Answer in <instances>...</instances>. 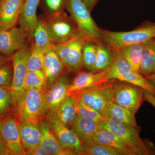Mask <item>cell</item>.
<instances>
[{
	"mask_svg": "<svg viewBox=\"0 0 155 155\" xmlns=\"http://www.w3.org/2000/svg\"><path fill=\"white\" fill-rule=\"evenodd\" d=\"M144 91L140 87L117 80L115 84L114 102L135 114L144 101Z\"/></svg>",
	"mask_w": 155,
	"mask_h": 155,
	"instance_id": "cell-11",
	"label": "cell"
},
{
	"mask_svg": "<svg viewBox=\"0 0 155 155\" xmlns=\"http://www.w3.org/2000/svg\"><path fill=\"white\" fill-rule=\"evenodd\" d=\"M94 143L110 147L123 153L124 155H135L133 150L119 137L107 130L101 129L95 136Z\"/></svg>",
	"mask_w": 155,
	"mask_h": 155,
	"instance_id": "cell-23",
	"label": "cell"
},
{
	"mask_svg": "<svg viewBox=\"0 0 155 155\" xmlns=\"http://www.w3.org/2000/svg\"><path fill=\"white\" fill-rule=\"evenodd\" d=\"M117 81L112 79L110 82L104 85L75 92L71 94L106 117L108 108L114 102L115 84Z\"/></svg>",
	"mask_w": 155,
	"mask_h": 155,
	"instance_id": "cell-5",
	"label": "cell"
},
{
	"mask_svg": "<svg viewBox=\"0 0 155 155\" xmlns=\"http://www.w3.org/2000/svg\"><path fill=\"white\" fill-rule=\"evenodd\" d=\"M41 0H24L22 11L18 22L19 26L28 31L30 41H32V34L37 22V10Z\"/></svg>",
	"mask_w": 155,
	"mask_h": 155,
	"instance_id": "cell-22",
	"label": "cell"
},
{
	"mask_svg": "<svg viewBox=\"0 0 155 155\" xmlns=\"http://www.w3.org/2000/svg\"><path fill=\"white\" fill-rule=\"evenodd\" d=\"M16 110L10 87L0 86V119L15 114Z\"/></svg>",
	"mask_w": 155,
	"mask_h": 155,
	"instance_id": "cell-29",
	"label": "cell"
},
{
	"mask_svg": "<svg viewBox=\"0 0 155 155\" xmlns=\"http://www.w3.org/2000/svg\"><path fill=\"white\" fill-rule=\"evenodd\" d=\"M11 58H8L0 53V66L11 61Z\"/></svg>",
	"mask_w": 155,
	"mask_h": 155,
	"instance_id": "cell-42",
	"label": "cell"
},
{
	"mask_svg": "<svg viewBox=\"0 0 155 155\" xmlns=\"http://www.w3.org/2000/svg\"><path fill=\"white\" fill-rule=\"evenodd\" d=\"M139 72L145 78L155 74V38L143 43L142 60Z\"/></svg>",
	"mask_w": 155,
	"mask_h": 155,
	"instance_id": "cell-24",
	"label": "cell"
},
{
	"mask_svg": "<svg viewBox=\"0 0 155 155\" xmlns=\"http://www.w3.org/2000/svg\"><path fill=\"white\" fill-rule=\"evenodd\" d=\"M29 41V32L21 26L0 31V53L11 58Z\"/></svg>",
	"mask_w": 155,
	"mask_h": 155,
	"instance_id": "cell-12",
	"label": "cell"
},
{
	"mask_svg": "<svg viewBox=\"0 0 155 155\" xmlns=\"http://www.w3.org/2000/svg\"><path fill=\"white\" fill-rule=\"evenodd\" d=\"M44 88H31L25 91L17 105L15 115L17 120H39L44 116Z\"/></svg>",
	"mask_w": 155,
	"mask_h": 155,
	"instance_id": "cell-8",
	"label": "cell"
},
{
	"mask_svg": "<svg viewBox=\"0 0 155 155\" xmlns=\"http://www.w3.org/2000/svg\"><path fill=\"white\" fill-rule=\"evenodd\" d=\"M24 0H6L0 4V31L16 26Z\"/></svg>",
	"mask_w": 155,
	"mask_h": 155,
	"instance_id": "cell-18",
	"label": "cell"
},
{
	"mask_svg": "<svg viewBox=\"0 0 155 155\" xmlns=\"http://www.w3.org/2000/svg\"><path fill=\"white\" fill-rule=\"evenodd\" d=\"M145 78L147 80L150 84L153 87L155 92V74Z\"/></svg>",
	"mask_w": 155,
	"mask_h": 155,
	"instance_id": "cell-41",
	"label": "cell"
},
{
	"mask_svg": "<svg viewBox=\"0 0 155 155\" xmlns=\"http://www.w3.org/2000/svg\"><path fill=\"white\" fill-rule=\"evenodd\" d=\"M101 129L99 125L84 119L78 114L71 127V130L84 145L93 143L95 136Z\"/></svg>",
	"mask_w": 155,
	"mask_h": 155,
	"instance_id": "cell-20",
	"label": "cell"
},
{
	"mask_svg": "<svg viewBox=\"0 0 155 155\" xmlns=\"http://www.w3.org/2000/svg\"><path fill=\"white\" fill-rule=\"evenodd\" d=\"M112 80L108 78L107 69L97 73L81 71L77 73L72 83L69 84L67 94H71L75 92L104 85Z\"/></svg>",
	"mask_w": 155,
	"mask_h": 155,
	"instance_id": "cell-15",
	"label": "cell"
},
{
	"mask_svg": "<svg viewBox=\"0 0 155 155\" xmlns=\"http://www.w3.org/2000/svg\"><path fill=\"white\" fill-rule=\"evenodd\" d=\"M98 43L89 40L84 41L82 46L83 65L89 72H91L96 60Z\"/></svg>",
	"mask_w": 155,
	"mask_h": 155,
	"instance_id": "cell-30",
	"label": "cell"
},
{
	"mask_svg": "<svg viewBox=\"0 0 155 155\" xmlns=\"http://www.w3.org/2000/svg\"><path fill=\"white\" fill-rule=\"evenodd\" d=\"M31 49L27 62L28 71L42 69L44 61V53L33 41L31 42Z\"/></svg>",
	"mask_w": 155,
	"mask_h": 155,
	"instance_id": "cell-32",
	"label": "cell"
},
{
	"mask_svg": "<svg viewBox=\"0 0 155 155\" xmlns=\"http://www.w3.org/2000/svg\"><path fill=\"white\" fill-rule=\"evenodd\" d=\"M31 43L29 41L11 57L13 67V76L10 89L17 109V105L23 95L24 83L27 69V60L30 54Z\"/></svg>",
	"mask_w": 155,
	"mask_h": 155,
	"instance_id": "cell-7",
	"label": "cell"
},
{
	"mask_svg": "<svg viewBox=\"0 0 155 155\" xmlns=\"http://www.w3.org/2000/svg\"><path fill=\"white\" fill-rule=\"evenodd\" d=\"M6 1V0H0V4H1V3H2L3 2H4V1Z\"/></svg>",
	"mask_w": 155,
	"mask_h": 155,
	"instance_id": "cell-43",
	"label": "cell"
},
{
	"mask_svg": "<svg viewBox=\"0 0 155 155\" xmlns=\"http://www.w3.org/2000/svg\"><path fill=\"white\" fill-rule=\"evenodd\" d=\"M84 39L79 37L67 43L54 45L53 49L68 71L78 73L82 71V46Z\"/></svg>",
	"mask_w": 155,
	"mask_h": 155,
	"instance_id": "cell-10",
	"label": "cell"
},
{
	"mask_svg": "<svg viewBox=\"0 0 155 155\" xmlns=\"http://www.w3.org/2000/svg\"><path fill=\"white\" fill-rule=\"evenodd\" d=\"M17 121L20 140L26 155L41 144V130L38 120L27 119Z\"/></svg>",
	"mask_w": 155,
	"mask_h": 155,
	"instance_id": "cell-16",
	"label": "cell"
},
{
	"mask_svg": "<svg viewBox=\"0 0 155 155\" xmlns=\"http://www.w3.org/2000/svg\"><path fill=\"white\" fill-rule=\"evenodd\" d=\"M85 148L84 155H124L118 150L98 143L85 145Z\"/></svg>",
	"mask_w": 155,
	"mask_h": 155,
	"instance_id": "cell-35",
	"label": "cell"
},
{
	"mask_svg": "<svg viewBox=\"0 0 155 155\" xmlns=\"http://www.w3.org/2000/svg\"><path fill=\"white\" fill-rule=\"evenodd\" d=\"M70 83V78L68 73L65 72L58 78L51 88L48 90H45L44 116L48 112L56 110L66 98L68 95L67 90Z\"/></svg>",
	"mask_w": 155,
	"mask_h": 155,
	"instance_id": "cell-14",
	"label": "cell"
},
{
	"mask_svg": "<svg viewBox=\"0 0 155 155\" xmlns=\"http://www.w3.org/2000/svg\"><path fill=\"white\" fill-rule=\"evenodd\" d=\"M0 139L14 155H25L15 114L0 119Z\"/></svg>",
	"mask_w": 155,
	"mask_h": 155,
	"instance_id": "cell-13",
	"label": "cell"
},
{
	"mask_svg": "<svg viewBox=\"0 0 155 155\" xmlns=\"http://www.w3.org/2000/svg\"><path fill=\"white\" fill-rule=\"evenodd\" d=\"M103 42L114 52L134 44L143 43L155 37V22L146 21L133 30L113 31L101 28Z\"/></svg>",
	"mask_w": 155,
	"mask_h": 155,
	"instance_id": "cell-2",
	"label": "cell"
},
{
	"mask_svg": "<svg viewBox=\"0 0 155 155\" xmlns=\"http://www.w3.org/2000/svg\"><path fill=\"white\" fill-rule=\"evenodd\" d=\"M144 99L155 108V97L152 94L145 90Z\"/></svg>",
	"mask_w": 155,
	"mask_h": 155,
	"instance_id": "cell-38",
	"label": "cell"
},
{
	"mask_svg": "<svg viewBox=\"0 0 155 155\" xmlns=\"http://www.w3.org/2000/svg\"><path fill=\"white\" fill-rule=\"evenodd\" d=\"M106 118V122L99 124L101 128L119 137L132 149L135 155H155L154 145L150 140L140 137L138 126L135 127Z\"/></svg>",
	"mask_w": 155,
	"mask_h": 155,
	"instance_id": "cell-1",
	"label": "cell"
},
{
	"mask_svg": "<svg viewBox=\"0 0 155 155\" xmlns=\"http://www.w3.org/2000/svg\"><path fill=\"white\" fill-rule=\"evenodd\" d=\"M0 155H14L13 153L3 143L0 139Z\"/></svg>",
	"mask_w": 155,
	"mask_h": 155,
	"instance_id": "cell-39",
	"label": "cell"
},
{
	"mask_svg": "<svg viewBox=\"0 0 155 155\" xmlns=\"http://www.w3.org/2000/svg\"><path fill=\"white\" fill-rule=\"evenodd\" d=\"M41 18L54 45L65 44L81 37L77 25L65 12L53 17Z\"/></svg>",
	"mask_w": 155,
	"mask_h": 155,
	"instance_id": "cell-4",
	"label": "cell"
},
{
	"mask_svg": "<svg viewBox=\"0 0 155 155\" xmlns=\"http://www.w3.org/2000/svg\"><path fill=\"white\" fill-rule=\"evenodd\" d=\"M135 114L127 108L113 102L107 110L106 117L127 125L137 127Z\"/></svg>",
	"mask_w": 155,
	"mask_h": 155,
	"instance_id": "cell-26",
	"label": "cell"
},
{
	"mask_svg": "<svg viewBox=\"0 0 155 155\" xmlns=\"http://www.w3.org/2000/svg\"><path fill=\"white\" fill-rule=\"evenodd\" d=\"M44 116L45 120L63 146L70 151L73 155H84L85 145L73 130L58 120L54 111L48 112Z\"/></svg>",
	"mask_w": 155,
	"mask_h": 155,
	"instance_id": "cell-9",
	"label": "cell"
},
{
	"mask_svg": "<svg viewBox=\"0 0 155 155\" xmlns=\"http://www.w3.org/2000/svg\"><path fill=\"white\" fill-rule=\"evenodd\" d=\"M45 76L42 69L36 71H28L25 77V90L31 88L42 90L44 87Z\"/></svg>",
	"mask_w": 155,
	"mask_h": 155,
	"instance_id": "cell-34",
	"label": "cell"
},
{
	"mask_svg": "<svg viewBox=\"0 0 155 155\" xmlns=\"http://www.w3.org/2000/svg\"><path fill=\"white\" fill-rule=\"evenodd\" d=\"M65 65L53 49L44 53L42 70L44 72L45 91L51 88L63 73L66 72Z\"/></svg>",
	"mask_w": 155,
	"mask_h": 155,
	"instance_id": "cell-17",
	"label": "cell"
},
{
	"mask_svg": "<svg viewBox=\"0 0 155 155\" xmlns=\"http://www.w3.org/2000/svg\"><path fill=\"white\" fill-rule=\"evenodd\" d=\"M115 52L103 41L98 43L96 60L91 72H103L109 69L113 63Z\"/></svg>",
	"mask_w": 155,
	"mask_h": 155,
	"instance_id": "cell-25",
	"label": "cell"
},
{
	"mask_svg": "<svg viewBox=\"0 0 155 155\" xmlns=\"http://www.w3.org/2000/svg\"><path fill=\"white\" fill-rule=\"evenodd\" d=\"M78 100V99H77ZM78 114L84 119L94 122L99 125L101 123L106 122L107 118L97 111L84 104L82 102L78 100Z\"/></svg>",
	"mask_w": 155,
	"mask_h": 155,
	"instance_id": "cell-33",
	"label": "cell"
},
{
	"mask_svg": "<svg viewBox=\"0 0 155 155\" xmlns=\"http://www.w3.org/2000/svg\"><path fill=\"white\" fill-rule=\"evenodd\" d=\"M11 61L0 66V86L10 87L13 80V65Z\"/></svg>",
	"mask_w": 155,
	"mask_h": 155,
	"instance_id": "cell-36",
	"label": "cell"
},
{
	"mask_svg": "<svg viewBox=\"0 0 155 155\" xmlns=\"http://www.w3.org/2000/svg\"><path fill=\"white\" fill-rule=\"evenodd\" d=\"M67 0H41L45 17H49L65 13Z\"/></svg>",
	"mask_w": 155,
	"mask_h": 155,
	"instance_id": "cell-31",
	"label": "cell"
},
{
	"mask_svg": "<svg viewBox=\"0 0 155 155\" xmlns=\"http://www.w3.org/2000/svg\"><path fill=\"white\" fill-rule=\"evenodd\" d=\"M91 12L99 0H82Z\"/></svg>",
	"mask_w": 155,
	"mask_h": 155,
	"instance_id": "cell-40",
	"label": "cell"
},
{
	"mask_svg": "<svg viewBox=\"0 0 155 155\" xmlns=\"http://www.w3.org/2000/svg\"><path fill=\"white\" fill-rule=\"evenodd\" d=\"M143 49V43L137 44L125 47L118 51L134 70L139 72L142 60Z\"/></svg>",
	"mask_w": 155,
	"mask_h": 155,
	"instance_id": "cell-27",
	"label": "cell"
},
{
	"mask_svg": "<svg viewBox=\"0 0 155 155\" xmlns=\"http://www.w3.org/2000/svg\"><path fill=\"white\" fill-rule=\"evenodd\" d=\"M66 9L84 39L103 41L101 28L93 19L90 11L82 0H67Z\"/></svg>",
	"mask_w": 155,
	"mask_h": 155,
	"instance_id": "cell-3",
	"label": "cell"
},
{
	"mask_svg": "<svg viewBox=\"0 0 155 155\" xmlns=\"http://www.w3.org/2000/svg\"><path fill=\"white\" fill-rule=\"evenodd\" d=\"M31 41L40 48L44 53L53 48L54 45L50 39L41 17H38L37 22L34 29Z\"/></svg>",
	"mask_w": 155,
	"mask_h": 155,
	"instance_id": "cell-28",
	"label": "cell"
},
{
	"mask_svg": "<svg viewBox=\"0 0 155 155\" xmlns=\"http://www.w3.org/2000/svg\"><path fill=\"white\" fill-rule=\"evenodd\" d=\"M27 155H50L41 144L35 148L33 150L26 153Z\"/></svg>",
	"mask_w": 155,
	"mask_h": 155,
	"instance_id": "cell-37",
	"label": "cell"
},
{
	"mask_svg": "<svg viewBox=\"0 0 155 155\" xmlns=\"http://www.w3.org/2000/svg\"><path fill=\"white\" fill-rule=\"evenodd\" d=\"M78 101L75 96L69 94L54 111L58 120L68 127H72L78 115Z\"/></svg>",
	"mask_w": 155,
	"mask_h": 155,
	"instance_id": "cell-21",
	"label": "cell"
},
{
	"mask_svg": "<svg viewBox=\"0 0 155 155\" xmlns=\"http://www.w3.org/2000/svg\"><path fill=\"white\" fill-rule=\"evenodd\" d=\"M114 52V61L107 69L108 79H116L140 87L155 97L154 90L147 80L133 69L119 51Z\"/></svg>",
	"mask_w": 155,
	"mask_h": 155,
	"instance_id": "cell-6",
	"label": "cell"
},
{
	"mask_svg": "<svg viewBox=\"0 0 155 155\" xmlns=\"http://www.w3.org/2000/svg\"></svg>",
	"mask_w": 155,
	"mask_h": 155,
	"instance_id": "cell-44",
	"label": "cell"
},
{
	"mask_svg": "<svg viewBox=\"0 0 155 155\" xmlns=\"http://www.w3.org/2000/svg\"><path fill=\"white\" fill-rule=\"evenodd\" d=\"M38 124L42 134L41 144L50 155H73L61 144L45 120H39Z\"/></svg>",
	"mask_w": 155,
	"mask_h": 155,
	"instance_id": "cell-19",
	"label": "cell"
}]
</instances>
